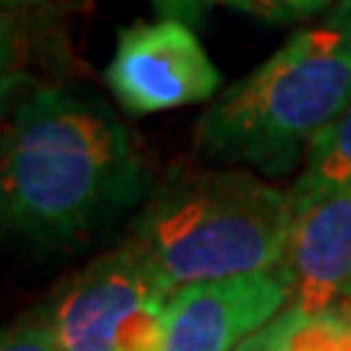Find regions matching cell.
<instances>
[{"mask_svg":"<svg viewBox=\"0 0 351 351\" xmlns=\"http://www.w3.org/2000/svg\"><path fill=\"white\" fill-rule=\"evenodd\" d=\"M147 176L100 97L38 85L0 126V232L32 246L91 234L138 202Z\"/></svg>","mask_w":351,"mask_h":351,"instance_id":"6da1fadb","label":"cell"},{"mask_svg":"<svg viewBox=\"0 0 351 351\" xmlns=\"http://www.w3.org/2000/svg\"><path fill=\"white\" fill-rule=\"evenodd\" d=\"M351 106V12L299 29L196 120L208 161L287 173Z\"/></svg>","mask_w":351,"mask_h":351,"instance_id":"7a4b0ae2","label":"cell"},{"mask_svg":"<svg viewBox=\"0 0 351 351\" xmlns=\"http://www.w3.org/2000/svg\"><path fill=\"white\" fill-rule=\"evenodd\" d=\"M290 193L243 170L164 179L135 217L132 240L173 290L284 267Z\"/></svg>","mask_w":351,"mask_h":351,"instance_id":"3957f363","label":"cell"},{"mask_svg":"<svg viewBox=\"0 0 351 351\" xmlns=\"http://www.w3.org/2000/svg\"><path fill=\"white\" fill-rule=\"evenodd\" d=\"M176 290L135 243L64 278L32 319L56 351H161Z\"/></svg>","mask_w":351,"mask_h":351,"instance_id":"277c9868","label":"cell"},{"mask_svg":"<svg viewBox=\"0 0 351 351\" xmlns=\"http://www.w3.org/2000/svg\"><path fill=\"white\" fill-rule=\"evenodd\" d=\"M106 82L114 100L141 117L211 100L223 76L196 32L182 18L164 15L117 32Z\"/></svg>","mask_w":351,"mask_h":351,"instance_id":"5b68a950","label":"cell"},{"mask_svg":"<svg viewBox=\"0 0 351 351\" xmlns=\"http://www.w3.org/2000/svg\"><path fill=\"white\" fill-rule=\"evenodd\" d=\"M287 307L284 269L188 284L167 302L161 351H237Z\"/></svg>","mask_w":351,"mask_h":351,"instance_id":"8992f818","label":"cell"},{"mask_svg":"<svg viewBox=\"0 0 351 351\" xmlns=\"http://www.w3.org/2000/svg\"><path fill=\"white\" fill-rule=\"evenodd\" d=\"M290 240L284 272L290 278V307L319 313L339 304L351 276V188L290 199Z\"/></svg>","mask_w":351,"mask_h":351,"instance_id":"52a82bcc","label":"cell"},{"mask_svg":"<svg viewBox=\"0 0 351 351\" xmlns=\"http://www.w3.org/2000/svg\"><path fill=\"white\" fill-rule=\"evenodd\" d=\"M346 188H351V106L311 144L304 170L287 193L290 199H311Z\"/></svg>","mask_w":351,"mask_h":351,"instance_id":"ba28073f","label":"cell"},{"mask_svg":"<svg viewBox=\"0 0 351 351\" xmlns=\"http://www.w3.org/2000/svg\"><path fill=\"white\" fill-rule=\"evenodd\" d=\"M284 351H351V307L334 304L319 313H302L287 307Z\"/></svg>","mask_w":351,"mask_h":351,"instance_id":"9c48e42d","label":"cell"},{"mask_svg":"<svg viewBox=\"0 0 351 351\" xmlns=\"http://www.w3.org/2000/svg\"><path fill=\"white\" fill-rule=\"evenodd\" d=\"M27 82V41L24 29H21L18 6L0 3V126H3L15 97L24 91Z\"/></svg>","mask_w":351,"mask_h":351,"instance_id":"30bf717a","label":"cell"},{"mask_svg":"<svg viewBox=\"0 0 351 351\" xmlns=\"http://www.w3.org/2000/svg\"><path fill=\"white\" fill-rule=\"evenodd\" d=\"M0 351H56V346L38 328V322L27 316L21 322L0 325Z\"/></svg>","mask_w":351,"mask_h":351,"instance_id":"8fae6325","label":"cell"},{"mask_svg":"<svg viewBox=\"0 0 351 351\" xmlns=\"http://www.w3.org/2000/svg\"><path fill=\"white\" fill-rule=\"evenodd\" d=\"M284 348H287V311H284L278 319H272L252 339H246L237 351H284Z\"/></svg>","mask_w":351,"mask_h":351,"instance_id":"7c38bea8","label":"cell"},{"mask_svg":"<svg viewBox=\"0 0 351 351\" xmlns=\"http://www.w3.org/2000/svg\"><path fill=\"white\" fill-rule=\"evenodd\" d=\"M339 304H348V307H351V276H348V281L343 284V290H339Z\"/></svg>","mask_w":351,"mask_h":351,"instance_id":"4fadbf2b","label":"cell"}]
</instances>
